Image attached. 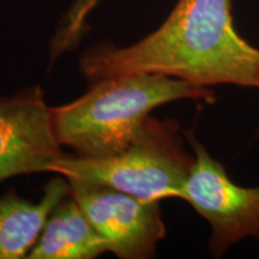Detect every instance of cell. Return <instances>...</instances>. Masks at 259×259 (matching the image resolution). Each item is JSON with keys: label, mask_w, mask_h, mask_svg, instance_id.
I'll return each mask as SVG.
<instances>
[{"label": "cell", "mask_w": 259, "mask_h": 259, "mask_svg": "<svg viewBox=\"0 0 259 259\" xmlns=\"http://www.w3.org/2000/svg\"><path fill=\"white\" fill-rule=\"evenodd\" d=\"M52 125L45 92L31 87L0 97V183L12 177L50 171L65 154Z\"/></svg>", "instance_id": "cell-6"}, {"label": "cell", "mask_w": 259, "mask_h": 259, "mask_svg": "<svg viewBox=\"0 0 259 259\" xmlns=\"http://www.w3.org/2000/svg\"><path fill=\"white\" fill-rule=\"evenodd\" d=\"M108 251L107 242L84 215L71 194L48 216L30 259H93Z\"/></svg>", "instance_id": "cell-8"}, {"label": "cell", "mask_w": 259, "mask_h": 259, "mask_svg": "<svg viewBox=\"0 0 259 259\" xmlns=\"http://www.w3.org/2000/svg\"><path fill=\"white\" fill-rule=\"evenodd\" d=\"M101 0H73L61 16L50 45L51 61L72 51L88 32V18Z\"/></svg>", "instance_id": "cell-9"}, {"label": "cell", "mask_w": 259, "mask_h": 259, "mask_svg": "<svg viewBox=\"0 0 259 259\" xmlns=\"http://www.w3.org/2000/svg\"><path fill=\"white\" fill-rule=\"evenodd\" d=\"M212 102L215 94L156 73H132L92 83L82 97L52 108V125L61 145L77 156L103 158L132 143L154 108L178 100Z\"/></svg>", "instance_id": "cell-2"}, {"label": "cell", "mask_w": 259, "mask_h": 259, "mask_svg": "<svg viewBox=\"0 0 259 259\" xmlns=\"http://www.w3.org/2000/svg\"><path fill=\"white\" fill-rule=\"evenodd\" d=\"M185 137L194 150V162L180 199L211 226L209 251L221 258L242 239L259 238V186L236 185L193 131L185 132Z\"/></svg>", "instance_id": "cell-4"}, {"label": "cell", "mask_w": 259, "mask_h": 259, "mask_svg": "<svg viewBox=\"0 0 259 259\" xmlns=\"http://www.w3.org/2000/svg\"><path fill=\"white\" fill-rule=\"evenodd\" d=\"M78 203L108 251L121 259L154 258L166 236L160 202L144 200L113 187L69 181Z\"/></svg>", "instance_id": "cell-5"}, {"label": "cell", "mask_w": 259, "mask_h": 259, "mask_svg": "<svg viewBox=\"0 0 259 259\" xmlns=\"http://www.w3.org/2000/svg\"><path fill=\"white\" fill-rule=\"evenodd\" d=\"M178 121L149 118L127 148L113 156L87 158L64 154L50 171L69 181L116 189L144 200L180 198L194 156L184 149Z\"/></svg>", "instance_id": "cell-3"}, {"label": "cell", "mask_w": 259, "mask_h": 259, "mask_svg": "<svg viewBox=\"0 0 259 259\" xmlns=\"http://www.w3.org/2000/svg\"><path fill=\"white\" fill-rule=\"evenodd\" d=\"M70 192L69 180L59 176L45 186L37 203L21 198L14 189L0 197V259L27 258L52 210Z\"/></svg>", "instance_id": "cell-7"}, {"label": "cell", "mask_w": 259, "mask_h": 259, "mask_svg": "<svg viewBox=\"0 0 259 259\" xmlns=\"http://www.w3.org/2000/svg\"><path fill=\"white\" fill-rule=\"evenodd\" d=\"M257 88H259V76H258V82H257Z\"/></svg>", "instance_id": "cell-10"}, {"label": "cell", "mask_w": 259, "mask_h": 259, "mask_svg": "<svg viewBox=\"0 0 259 259\" xmlns=\"http://www.w3.org/2000/svg\"><path fill=\"white\" fill-rule=\"evenodd\" d=\"M233 0H179L156 30L127 47L96 45L80 57L90 83L132 73H156L194 85L255 87L259 50L234 28Z\"/></svg>", "instance_id": "cell-1"}]
</instances>
